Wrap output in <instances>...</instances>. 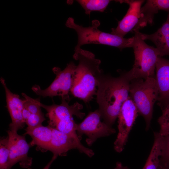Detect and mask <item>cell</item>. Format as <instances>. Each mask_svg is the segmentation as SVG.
<instances>
[{
  "mask_svg": "<svg viewBox=\"0 0 169 169\" xmlns=\"http://www.w3.org/2000/svg\"><path fill=\"white\" fill-rule=\"evenodd\" d=\"M160 10L169 12V0H147L141 8L140 18L137 28L140 29L148 24H152L154 15Z\"/></svg>",
  "mask_w": 169,
  "mask_h": 169,
  "instance_id": "cell-16",
  "label": "cell"
},
{
  "mask_svg": "<svg viewBox=\"0 0 169 169\" xmlns=\"http://www.w3.org/2000/svg\"><path fill=\"white\" fill-rule=\"evenodd\" d=\"M162 169H169V167H165L164 168Z\"/></svg>",
  "mask_w": 169,
  "mask_h": 169,
  "instance_id": "cell-28",
  "label": "cell"
},
{
  "mask_svg": "<svg viewBox=\"0 0 169 169\" xmlns=\"http://www.w3.org/2000/svg\"><path fill=\"white\" fill-rule=\"evenodd\" d=\"M138 111L135 103L129 96L123 104L118 118V133L114 142V148L118 153L124 150Z\"/></svg>",
  "mask_w": 169,
  "mask_h": 169,
  "instance_id": "cell-9",
  "label": "cell"
},
{
  "mask_svg": "<svg viewBox=\"0 0 169 169\" xmlns=\"http://www.w3.org/2000/svg\"><path fill=\"white\" fill-rule=\"evenodd\" d=\"M31 114L28 110L24 107L22 111V116L25 123Z\"/></svg>",
  "mask_w": 169,
  "mask_h": 169,
  "instance_id": "cell-25",
  "label": "cell"
},
{
  "mask_svg": "<svg viewBox=\"0 0 169 169\" xmlns=\"http://www.w3.org/2000/svg\"><path fill=\"white\" fill-rule=\"evenodd\" d=\"M120 3H125L129 5V8L123 18L118 22L115 28L111 29V33L124 37L128 33L132 31L137 24L140 18L142 4L143 0H117Z\"/></svg>",
  "mask_w": 169,
  "mask_h": 169,
  "instance_id": "cell-12",
  "label": "cell"
},
{
  "mask_svg": "<svg viewBox=\"0 0 169 169\" xmlns=\"http://www.w3.org/2000/svg\"><path fill=\"white\" fill-rule=\"evenodd\" d=\"M155 79L159 92L158 105L161 110L169 102V60L158 56Z\"/></svg>",
  "mask_w": 169,
  "mask_h": 169,
  "instance_id": "cell-14",
  "label": "cell"
},
{
  "mask_svg": "<svg viewBox=\"0 0 169 169\" xmlns=\"http://www.w3.org/2000/svg\"><path fill=\"white\" fill-rule=\"evenodd\" d=\"M74 51L73 57L78 64L73 75L70 92L74 96L87 103L96 94L97 77L103 71L100 68L101 61L90 51L81 48Z\"/></svg>",
  "mask_w": 169,
  "mask_h": 169,
  "instance_id": "cell-2",
  "label": "cell"
},
{
  "mask_svg": "<svg viewBox=\"0 0 169 169\" xmlns=\"http://www.w3.org/2000/svg\"><path fill=\"white\" fill-rule=\"evenodd\" d=\"M129 96L136 105L138 113L144 118L146 130H149L153 116L154 105L157 101L159 92L155 77L131 80L129 86Z\"/></svg>",
  "mask_w": 169,
  "mask_h": 169,
  "instance_id": "cell-4",
  "label": "cell"
},
{
  "mask_svg": "<svg viewBox=\"0 0 169 169\" xmlns=\"http://www.w3.org/2000/svg\"><path fill=\"white\" fill-rule=\"evenodd\" d=\"M22 95L24 98L23 100L24 107L27 109L32 114L42 113L38 99H33L23 93Z\"/></svg>",
  "mask_w": 169,
  "mask_h": 169,
  "instance_id": "cell-22",
  "label": "cell"
},
{
  "mask_svg": "<svg viewBox=\"0 0 169 169\" xmlns=\"http://www.w3.org/2000/svg\"><path fill=\"white\" fill-rule=\"evenodd\" d=\"M138 33L143 40H149L155 44L159 56L169 55V13L166 21L154 33Z\"/></svg>",
  "mask_w": 169,
  "mask_h": 169,
  "instance_id": "cell-15",
  "label": "cell"
},
{
  "mask_svg": "<svg viewBox=\"0 0 169 169\" xmlns=\"http://www.w3.org/2000/svg\"><path fill=\"white\" fill-rule=\"evenodd\" d=\"M126 72L114 77L102 72L97 77L96 102L103 122L112 127L129 96L131 82Z\"/></svg>",
  "mask_w": 169,
  "mask_h": 169,
  "instance_id": "cell-1",
  "label": "cell"
},
{
  "mask_svg": "<svg viewBox=\"0 0 169 169\" xmlns=\"http://www.w3.org/2000/svg\"><path fill=\"white\" fill-rule=\"evenodd\" d=\"M69 101L62 99L61 103L47 105L40 102L41 107L47 112L49 118V125L62 132L66 134H76V123L73 119L74 115L80 119L85 114L81 111L82 105L78 102L69 105Z\"/></svg>",
  "mask_w": 169,
  "mask_h": 169,
  "instance_id": "cell-6",
  "label": "cell"
},
{
  "mask_svg": "<svg viewBox=\"0 0 169 169\" xmlns=\"http://www.w3.org/2000/svg\"><path fill=\"white\" fill-rule=\"evenodd\" d=\"M45 120L43 113L31 114L26 122L27 127L34 128L42 125L43 122Z\"/></svg>",
  "mask_w": 169,
  "mask_h": 169,
  "instance_id": "cell-24",
  "label": "cell"
},
{
  "mask_svg": "<svg viewBox=\"0 0 169 169\" xmlns=\"http://www.w3.org/2000/svg\"><path fill=\"white\" fill-rule=\"evenodd\" d=\"M81 139L77 134H66L53 128L52 138L48 151L57 157L66 155L69 150L77 149L80 152L92 157L94 152L84 146L80 142Z\"/></svg>",
  "mask_w": 169,
  "mask_h": 169,
  "instance_id": "cell-10",
  "label": "cell"
},
{
  "mask_svg": "<svg viewBox=\"0 0 169 169\" xmlns=\"http://www.w3.org/2000/svg\"><path fill=\"white\" fill-rule=\"evenodd\" d=\"M114 169H129L127 166H124L120 162H117L116 163V166Z\"/></svg>",
  "mask_w": 169,
  "mask_h": 169,
  "instance_id": "cell-26",
  "label": "cell"
},
{
  "mask_svg": "<svg viewBox=\"0 0 169 169\" xmlns=\"http://www.w3.org/2000/svg\"><path fill=\"white\" fill-rule=\"evenodd\" d=\"M25 135H28L32 139L30 146H37L38 149L44 151H48L53 135V128L48 125H43L34 128L27 127Z\"/></svg>",
  "mask_w": 169,
  "mask_h": 169,
  "instance_id": "cell-17",
  "label": "cell"
},
{
  "mask_svg": "<svg viewBox=\"0 0 169 169\" xmlns=\"http://www.w3.org/2000/svg\"><path fill=\"white\" fill-rule=\"evenodd\" d=\"M161 161L165 167L169 166V135L162 136L161 151L160 162Z\"/></svg>",
  "mask_w": 169,
  "mask_h": 169,
  "instance_id": "cell-23",
  "label": "cell"
},
{
  "mask_svg": "<svg viewBox=\"0 0 169 169\" xmlns=\"http://www.w3.org/2000/svg\"><path fill=\"white\" fill-rule=\"evenodd\" d=\"M7 133L10 152L8 169H11L18 163L22 168H30L32 163V158L28 156L30 146L27 142L25 135H19L17 131L10 129Z\"/></svg>",
  "mask_w": 169,
  "mask_h": 169,
  "instance_id": "cell-11",
  "label": "cell"
},
{
  "mask_svg": "<svg viewBox=\"0 0 169 169\" xmlns=\"http://www.w3.org/2000/svg\"><path fill=\"white\" fill-rule=\"evenodd\" d=\"M9 150L8 138H2L0 141V169H8Z\"/></svg>",
  "mask_w": 169,
  "mask_h": 169,
  "instance_id": "cell-20",
  "label": "cell"
},
{
  "mask_svg": "<svg viewBox=\"0 0 169 169\" xmlns=\"http://www.w3.org/2000/svg\"><path fill=\"white\" fill-rule=\"evenodd\" d=\"M132 31L135 33L132 46L135 61L132 69L126 73L131 81L136 79H145L155 77L156 64L159 56L157 50L144 41L139 34V30Z\"/></svg>",
  "mask_w": 169,
  "mask_h": 169,
  "instance_id": "cell-5",
  "label": "cell"
},
{
  "mask_svg": "<svg viewBox=\"0 0 169 169\" xmlns=\"http://www.w3.org/2000/svg\"><path fill=\"white\" fill-rule=\"evenodd\" d=\"M57 158V157L53 156L51 160L48 163L43 169H49L52 164Z\"/></svg>",
  "mask_w": 169,
  "mask_h": 169,
  "instance_id": "cell-27",
  "label": "cell"
},
{
  "mask_svg": "<svg viewBox=\"0 0 169 169\" xmlns=\"http://www.w3.org/2000/svg\"><path fill=\"white\" fill-rule=\"evenodd\" d=\"M76 66L73 62H71L63 70H61L58 67L54 68L53 71L56 76L51 84L44 90L36 85L32 87V90L37 95L43 97L59 96L62 99L69 101V92L70 90L73 75Z\"/></svg>",
  "mask_w": 169,
  "mask_h": 169,
  "instance_id": "cell-7",
  "label": "cell"
},
{
  "mask_svg": "<svg viewBox=\"0 0 169 169\" xmlns=\"http://www.w3.org/2000/svg\"></svg>",
  "mask_w": 169,
  "mask_h": 169,
  "instance_id": "cell-30",
  "label": "cell"
},
{
  "mask_svg": "<svg viewBox=\"0 0 169 169\" xmlns=\"http://www.w3.org/2000/svg\"><path fill=\"white\" fill-rule=\"evenodd\" d=\"M100 24V21L95 19L92 21L91 26L84 27L76 23L73 18H69L66 21L65 25L74 30L78 35L77 44L74 49H78L83 45L88 44L107 45L118 48L120 49L132 47L134 36L129 38H125L102 31L98 28Z\"/></svg>",
  "mask_w": 169,
  "mask_h": 169,
  "instance_id": "cell-3",
  "label": "cell"
},
{
  "mask_svg": "<svg viewBox=\"0 0 169 169\" xmlns=\"http://www.w3.org/2000/svg\"><path fill=\"white\" fill-rule=\"evenodd\" d=\"M0 82L5 91L7 107L12 122L9 129L18 131L24 126L22 116V111L24 108L23 100L19 96L12 93L8 88L4 79L1 77Z\"/></svg>",
  "mask_w": 169,
  "mask_h": 169,
  "instance_id": "cell-13",
  "label": "cell"
},
{
  "mask_svg": "<svg viewBox=\"0 0 169 169\" xmlns=\"http://www.w3.org/2000/svg\"><path fill=\"white\" fill-rule=\"evenodd\" d=\"M162 110V114L158 118L157 122L160 127L159 132L164 136L169 135V102Z\"/></svg>",
  "mask_w": 169,
  "mask_h": 169,
  "instance_id": "cell-21",
  "label": "cell"
},
{
  "mask_svg": "<svg viewBox=\"0 0 169 169\" xmlns=\"http://www.w3.org/2000/svg\"><path fill=\"white\" fill-rule=\"evenodd\" d=\"M27 169H32L31 168H27Z\"/></svg>",
  "mask_w": 169,
  "mask_h": 169,
  "instance_id": "cell-29",
  "label": "cell"
},
{
  "mask_svg": "<svg viewBox=\"0 0 169 169\" xmlns=\"http://www.w3.org/2000/svg\"><path fill=\"white\" fill-rule=\"evenodd\" d=\"M111 0H76L85 11V13L90 15L93 11L104 12Z\"/></svg>",
  "mask_w": 169,
  "mask_h": 169,
  "instance_id": "cell-19",
  "label": "cell"
},
{
  "mask_svg": "<svg viewBox=\"0 0 169 169\" xmlns=\"http://www.w3.org/2000/svg\"><path fill=\"white\" fill-rule=\"evenodd\" d=\"M153 146L143 169H158L160 163L162 136L159 132H154Z\"/></svg>",
  "mask_w": 169,
  "mask_h": 169,
  "instance_id": "cell-18",
  "label": "cell"
},
{
  "mask_svg": "<svg viewBox=\"0 0 169 169\" xmlns=\"http://www.w3.org/2000/svg\"><path fill=\"white\" fill-rule=\"evenodd\" d=\"M101 115L99 109L89 113L80 123L76 124V131L81 138L83 134L87 137L86 142L90 146L99 138L107 136L116 132V131L104 122H101Z\"/></svg>",
  "mask_w": 169,
  "mask_h": 169,
  "instance_id": "cell-8",
  "label": "cell"
}]
</instances>
